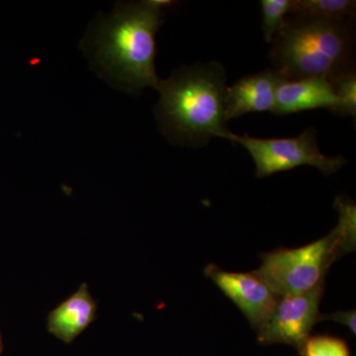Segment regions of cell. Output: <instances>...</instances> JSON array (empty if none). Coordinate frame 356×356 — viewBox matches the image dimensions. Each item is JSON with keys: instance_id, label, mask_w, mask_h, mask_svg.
Listing matches in <instances>:
<instances>
[{"instance_id": "6da1fadb", "label": "cell", "mask_w": 356, "mask_h": 356, "mask_svg": "<svg viewBox=\"0 0 356 356\" xmlns=\"http://www.w3.org/2000/svg\"><path fill=\"white\" fill-rule=\"evenodd\" d=\"M163 10L151 0L117 2L114 13L96 22L86 37V51L105 79L132 95L156 88V35Z\"/></svg>"}, {"instance_id": "7a4b0ae2", "label": "cell", "mask_w": 356, "mask_h": 356, "mask_svg": "<svg viewBox=\"0 0 356 356\" xmlns=\"http://www.w3.org/2000/svg\"><path fill=\"white\" fill-rule=\"evenodd\" d=\"M226 70L210 62L175 70L159 79L154 108L161 133L173 144L203 147L229 129L225 119Z\"/></svg>"}, {"instance_id": "2e32d148", "label": "cell", "mask_w": 356, "mask_h": 356, "mask_svg": "<svg viewBox=\"0 0 356 356\" xmlns=\"http://www.w3.org/2000/svg\"><path fill=\"white\" fill-rule=\"evenodd\" d=\"M1 351H2V344H1V341H0V355H1Z\"/></svg>"}, {"instance_id": "9c48e42d", "label": "cell", "mask_w": 356, "mask_h": 356, "mask_svg": "<svg viewBox=\"0 0 356 356\" xmlns=\"http://www.w3.org/2000/svg\"><path fill=\"white\" fill-rule=\"evenodd\" d=\"M281 77L275 70L248 74L227 88L225 95V119L227 123L252 112H271L276 88Z\"/></svg>"}, {"instance_id": "ba28073f", "label": "cell", "mask_w": 356, "mask_h": 356, "mask_svg": "<svg viewBox=\"0 0 356 356\" xmlns=\"http://www.w3.org/2000/svg\"><path fill=\"white\" fill-rule=\"evenodd\" d=\"M337 106L339 100L327 77L282 79L276 88L275 102L271 113L284 116L322 108L334 113Z\"/></svg>"}, {"instance_id": "9a60e30c", "label": "cell", "mask_w": 356, "mask_h": 356, "mask_svg": "<svg viewBox=\"0 0 356 356\" xmlns=\"http://www.w3.org/2000/svg\"><path fill=\"white\" fill-rule=\"evenodd\" d=\"M325 321H332V322L346 325L350 330V332L355 334V310L339 311L332 314H321L318 322H325Z\"/></svg>"}, {"instance_id": "30bf717a", "label": "cell", "mask_w": 356, "mask_h": 356, "mask_svg": "<svg viewBox=\"0 0 356 356\" xmlns=\"http://www.w3.org/2000/svg\"><path fill=\"white\" fill-rule=\"evenodd\" d=\"M97 305L86 284L49 314L48 330L64 343H72L96 317Z\"/></svg>"}, {"instance_id": "5bb4252c", "label": "cell", "mask_w": 356, "mask_h": 356, "mask_svg": "<svg viewBox=\"0 0 356 356\" xmlns=\"http://www.w3.org/2000/svg\"><path fill=\"white\" fill-rule=\"evenodd\" d=\"M301 355L350 356V351L343 339L327 334H318L309 337Z\"/></svg>"}, {"instance_id": "4fadbf2b", "label": "cell", "mask_w": 356, "mask_h": 356, "mask_svg": "<svg viewBox=\"0 0 356 356\" xmlns=\"http://www.w3.org/2000/svg\"><path fill=\"white\" fill-rule=\"evenodd\" d=\"M262 31L267 43H273L274 37L291 14L292 0H261Z\"/></svg>"}, {"instance_id": "3957f363", "label": "cell", "mask_w": 356, "mask_h": 356, "mask_svg": "<svg viewBox=\"0 0 356 356\" xmlns=\"http://www.w3.org/2000/svg\"><path fill=\"white\" fill-rule=\"evenodd\" d=\"M355 21L290 16L275 35L269 58L285 79L332 77L355 67Z\"/></svg>"}, {"instance_id": "7c38bea8", "label": "cell", "mask_w": 356, "mask_h": 356, "mask_svg": "<svg viewBox=\"0 0 356 356\" xmlns=\"http://www.w3.org/2000/svg\"><path fill=\"white\" fill-rule=\"evenodd\" d=\"M336 93L339 106L334 112L337 116H356V72L355 69L330 79Z\"/></svg>"}, {"instance_id": "8992f818", "label": "cell", "mask_w": 356, "mask_h": 356, "mask_svg": "<svg viewBox=\"0 0 356 356\" xmlns=\"http://www.w3.org/2000/svg\"><path fill=\"white\" fill-rule=\"evenodd\" d=\"M323 295L324 286L278 299L273 315L257 332L259 343L288 344L302 355L312 330L320 320Z\"/></svg>"}, {"instance_id": "5b68a950", "label": "cell", "mask_w": 356, "mask_h": 356, "mask_svg": "<svg viewBox=\"0 0 356 356\" xmlns=\"http://www.w3.org/2000/svg\"><path fill=\"white\" fill-rule=\"evenodd\" d=\"M221 138L247 149L254 159L257 178L288 172L302 165L315 166L325 177H329L348 163L343 156H330L321 152L315 128L307 129L294 138L262 139L248 134L236 135L229 130Z\"/></svg>"}, {"instance_id": "8fae6325", "label": "cell", "mask_w": 356, "mask_h": 356, "mask_svg": "<svg viewBox=\"0 0 356 356\" xmlns=\"http://www.w3.org/2000/svg\"><path fill=\"white\" fill-rule=\"evenodd\" d=\"M356 2L351 0H292L291 15L355 21Z\"/></svg>"}, {"instance_id": "52a82bcc", "label": "cell", "mask_w": 356, "mask_h": 356, "mask_svg": "<svg viewBox=\"0 0 356 356\" xmlns=\"http://www.w3.org/2000/svg\"><path fill=\"white\" fill-rule=\"evenodd\" d=\"M204 273L240 309L255 331L273 315L280 297L254 273H231L211 264Z\"/></svg>"}, {"instance_id": "277c9868", "label": "cell", "mask_w": 356, "mask_h": 356, "mask_svg": "<svg viewBox=\"0 0 356 356\" xmlns=\"http://www.w3.org/2000/svg\"><path fill=\"white\" fill-rule=\"evenodd\" d=\"M334 208L339 211V222L329 235L303 247L281 248L261 254V266L254 273L280 298L324 286L332 264L355 250V204L339 196Z\"/></svg>"}]
</instances>
